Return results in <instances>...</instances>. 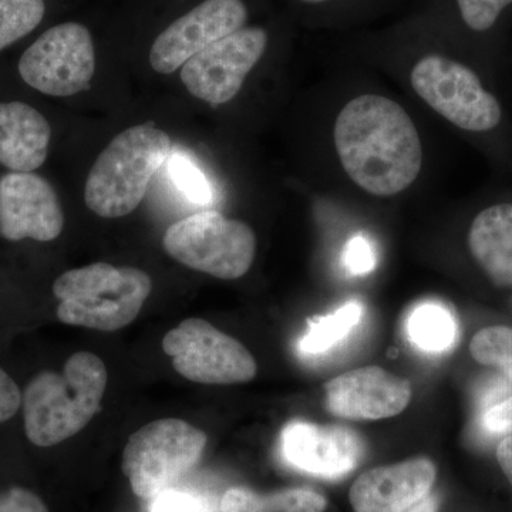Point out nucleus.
Listing matches in <instances>:
<instances>
[{"label": "nucleus", "mask_w": 512, "mask_h": 512, "mask_svg": "<svg viewBox=\"0 0 512 512\" xmlns=\"http://www.w3.org/2000/svg\"><path fill=\"white\" fill-rule=\"evenodd\" d=\"M336 151L353 183L392 197L414 183L423 164L419 131L407 111L387 97L349 101L335 123Z\"/></svg>", "instance_id": "f257e3e1"}, {"label": "nucleus", "mask_w": 512, "mask_h": 512, "mask_svg": "<svg viewBox=\"0 0 512 512\" xmlns=\"http://www.w3.org/2000/svg\"><path fill=\"white\" fill-rule=\"evenodd\" d=\"M107 382L106 365L90 352L74 353L62 373L33 377L22 394L30 443L52 447L80 433L100 412Z\"/></svg>", "instance_id": "f03ea898"}, {"label": "nucleus", "mask_w": 512, "mask_h": 512, "mask_svg": "<svg viewBox=\"0 0 512 512\" xmlns=\"http://www.w3.org/2000/svg\"><path fill=\"white\" fill-rule=\"evenodd\" d=\"M173 141L165 131L140 124L111 140L87 177L84 201L101 218L131 214L144 200L153 175L170 158Z\"/></svg>", "instance_id": "7ed1b4c3"}, {"label": "nucleus", "mask_w": 512, "mask_h": 512, "mask_svg": "<svg viewBox=\"0 0 512 512\" xmlns=\"http://www.w3.org/2000/svg\"><path fill=\"white\" fill-rule=\"evenodd\" d=\"M151 291L153 281L147 272L107 262L64 272L53 284L60 322L101 332H116L133 323Z\"/></svg>", "instance_id": "20e7f679"}, {"label": "nucleus", "mask_w": 512, "mask_h": 512, "mask_svg": "<svg viewBox=\"0 0 512 512\" xmlns=\"http://www.w3.org/2000/svg\"><path fill=\"white\" fill-rule=\"evenodd\" d=\"M207 436L187 421H151L131 434L123 451V473L133 493L151 500L200 463Z\"/></svg>", "instance_id": "39448f33"}, {"label": "nucleus", "mask_w": 512, "mask_h": 512, "mask_svg": "<svg viewBox=\"0 0 512 512\" xmlns=\"http://www.w3.org/2000/svg\"><path fill=\"white\" fill-rule=\"evenodd\" d=\"M163 247L180 264L231 281L242 278L254 264L256 237L245 222L205 211L171 225Z\"/></svg>", "instance_id": "423d86ee"}, {"label": "nucleus", "mask_w": 512, "mask_h": 512, "mask_svg": "<svg viewBox=\"0 0 512 512\" xmlns=\"http://www.w3.org/2000/svg\"><path fill=\"white\" fill-rule=\"evenodd\" d=\"M96 63L92 29L79 20H66L36 37L20 56L19 74L37 92L70 97L89 89Z\"/></svg>", "instance_id": "0eeeda50"}, {"label": "nucleus", "mask_w": 512, "mask_h": 512, "mask_svg": "<svg viewBox=\"0 0 512 512\" xmlns=\"http://www.w3.org/2000/svg\"><path fill=\"white\" fill-rule=\"evenodd\" d=\"M414 92L420 99L467 131H490L500 124V103L488 93L470 67L446 56L426 55L414 64L410 74Z\"/></svg>", "instance_id": "6e6552de"}, {"label": "nucleus", "mask_w": 512, "mask_h": 512, "mask_svg": "<svg viewBox=\"0 0 512 512\" xmlns=\"http://www.w3.org/2000/svg\"><path fill=\"white\" fill-rule=\"evenodd\" d=\"M163 349L178 375L194 383H247L258 372L254 356L241 342L204 319L183 320L164 336Z\"/></svg>", "instance_id": "1a4fd4ad"}, {"label": "nucleus", "mask_w": 512, "mask_h": 512, "mask_svg": "<svg viewBox=\"0 0 512 512\" xmlns=\"http://www.w3.org/2000/svg\"><path fill=\"white\" fill-rule=\"evenodd\" d=\"M248 0H194L157 30L148 49L154 72L173 74L205 47L251 22Z\"/></svg>", "instance_id": "9d476101"}, {"label": "nucleus", "mask_w": 512, "mask_h": 512, "mask_svg": "<svg viewBox=\"0 0 512 512\" xmlns=\"http://www.w3.org/2000/svg\"><path fill=\"white\" fill-rule=\"evenodd\" d=\"M266 26L251 25L205 47L181 67V82L192 96L211 106L234 99L271 45Z\"/></svg>", "instance_id": "9b49d317"}, {"label": "nucleus", "mask_w": 512, "mask_h": 512, "mask_svg": "<svg viewBox=\"0 0 512 512\" xmlns=\"http://www.w3.org/2000/svg\"><path fill=\"white\" fill-rule=\"evenodd\" d=\"M64 228V212L55 188L35 173L0 177V235L8 241H55Z\"/></svg>", "instance_id": "f8f14e48"}, {"label": "nucleus", "mask_w": 512, "mask_h": 512, "mask_svg": "<svg viewBox=\"0 0 512 512\" xmlns=\"http://www.w3.org/2000/svg\"><path fill=\"white\" fill-rule=\"evenodd\" d=\"M412 394L409 380L382 367L367 366L326 383L325 406L340 419H389L409 406Z\"/></svg>", "instance_id": "ddd939ff"}, {"label": "nucleus", "mask_w": 512, "mask_h": 512, "mask_svg": "<svg viewBox=\"0 0 512 512\" xmlns=\"http://www.w3.org/2000/svg\"><path fill=\"white\" fill-rule=\"evenodd\" d=\"M281 451L296 470L323 478H339L355 470L365 453L356 431L292 421L282 431Z\"/></svg>", "instance_id": "4468645a"}, {"label": "nucleus", "mask_w": 512, "mask_h": 512, "mask_svg": "<svg viewBox=\"0 0 512 512\" xmlns=\"http://www.w3.org/2000/svg\"><path fill=\"white\" fill-rule=\"evenodd\" d=\"M437 470L429 458L372 468L350 488L355 512H404L430 494Z\"/></svg>", "instance_id": "2eb2a0df"}, {"label": "nucleus", "mask_w": 512, "mask_h": 512, "mask_svg": "<svg viewBox=\"0 0 512 512\" xmlns=\"http://www.w3.org/2000/svg\"><path fill=\"white\" fill-rule=\"evenodd\" d=\"M52 127L40 111L22 101L0 103V164L33 173L45 164Z\"/></svg>", "instance_id": "dca6fc26"}, {"label": "nucleus", "mask_w": 512, "mask_h": 512, "mask_svg": "<svg viewBox=\"0 0 512 512\" xmlns=\"http://www.w3.org/2000/svg\"><path fill=\"white\" fill-rule=\"evenodd\" d=\"M468 247L495 285L512 286V204L481 211L468 232Z\"/></svg>", "instance_id": "f3484780"}, {"label": "nucleus", "mask_w": 512, "mask_h": 512, "mask_svg": "<svg viewBox=\"0 0 512 512\" xmlns=\"http://www.w3.org/2000/svg\"><path fill=\"white\" fill-rule=\"evenodd\" d=\"M323 495L306 488L258 494L244 487L229 488L221 498V512H323Z\"/></svg>", "instance_id": "a211bd4d"}, {"label": "nucleus", "mask_w": 512, "mask_h": 512, "mask_svg": "<svg viewBox=\"0 0 512 512\" xmlns=\"http://www.w3.org/2000/svg\"><path fill=\"white\" fill-rule=\"evenodd\" d=\"M407 335L421 352L444 353L456 343L457 320L441 303H420L407 319Z\"/></svg>", "instance_id": "6ab92c4d"}, {"label": "nucleus", "mask_w": 512, "mask_h": 512, "mask_svg": "<svg viewBox=\"0 0 512 512\" xmlns=\"http://www.w3.org/2000/svg\"><path fill=\"white\" fill-rule=\"evenodd\" d=\"M365 313L360 301H349L340 306L332 315L320 316L309 322V329L299 339L298 349L301 355L319 356L342 343L353 329L359 325Z\"/></svg>", "instance_id": "aec40b11"}, {"label": "nucleus", "mask_w": 512, "mask_h": 512, "mask_svg": "<svg viewBox=\"0 0 512 512\" xmlns=\"http://www.w3.org/2000/svg\"><path fill=\"white\" fill-rule=\"evenodd\" d=\"M49 6L50 0H0V52L35 32Z\"/></svg>", "instance_id": "412c9836"}, {"label": "nucleus", "mask_w": 512, "mask_h": 512, "mask_svg": "<svg viewBox=\"0 0 512 512\" xmlns=\"http://www.w3.org/2000/svg\"><path fill=\"white\" fill-rule=\"evenodd\" d=\"M470 353L480 365L495 367L512 377V328L491 326L478 330L471 339Z\"/></svg>", "instance_id": "4be33fe9"}, {"label": "nucleus", "mask_w": 512, "mask_h": 512, "mask_svg": "<svg viewBox=\"0 0 512 512\" xmlns=\"http://www.w3.org/2000/svg\"><path fill=\"white\" fill-rule=\"evenodd\" d=\"M168 173L171 180L185 197L200 205L210 204L212 188L210 181L200 167L184 154H174L168 158Z\"/></svg>", "instance_id": "5701e85b"}, {"label": "nucleus", "mask_w": 512, "mask_h": 512, "mask_svg": "<svg viewBox=\"0 0 512 512\" xmlns=\"http://www.w3.org/2000/svg\"><path fill=\"white\" fill-rule=\"evenodd\" d=\"M150 512H218L217 501L210 495L171 487L151 498Z\"/></svg>", "instance_id": "b1692460"}, {"label": "nucleus", "mask_w": 512, "mask_h": 512, "mask_svg": "<svg viewBox=\"0 0 512 512\" xmlns=\"http://www.w3.org/2000/svg\"><path fill=\"white\" fill-rule=\"evenodd\" d=\"M454 2L464 25L478 33L493 29L501 13L512 5V0H454Z\"/></svg>", "instance_id": "393cba45"}, {"label": "nucleus", "mask_w": 512, "mask_h": 512, "mask_svg": "<svg viewBox=\"0 0 512 512\" xmlns=\"http://www.w3.org/2000/svg\"><path fill=\"white\" fill-rule=\"evenodd\" d=\"M342 262L352 275H367L375 271L377 256L372 242L362 234L350 238L343 248Z\"/></svg>", "instance_id": "a878e982"}, {"label": "nucleus", "mask_w": 512, "mask_h": 512, "mask_svg": "<svg viewBox=\"0 0 512 512\" xmlns=\"http://www.w3.org/2000/svg\"><path fill=\"white\" fill-rule=\"evenodd\" d=\"M0 512H49L42 498L22 487L0 491Z\"/></svg>", "instance_id": "bb28decb"}, {"label": "nucleus", "mask_w": 512, "mask_h": 512, "mask_svg": "<svg viewBox=\"0 0 512 512\" xmlns=\"http://www.w3.org/2000/svg\"><path fill=\"white\" fill-rule=\"evenodd\" d=\"M481 426L494 436L512 433V396L488 409L483 414Z\"/></svg>", "instance_id": "cd10ccee"}, {"label": "nucleus", "mask_w": 512, "mask_h": 512, "mask_svg": "<svg viewBox=\"0 0 512 512\" xmlns=\"http://www.w3.org/2000/svg\"><path fill=\"white\" fill-rule=\"evenodd\" d=\"M22 393L18 384L0 367V424L19 412Z\"/></svg>", "instance_id": "c85d7f7f"}, {"label": "nucleus", "mask_w": 512, "mask_h": 512, "mask_svg": "<svg viewBox=\"0 0 512 512\" xmlns=\"http://www.w3.org/2000/svg\"><path fill=\"white\" fill-rule=\"evenodd\" d=\"M497 461L512 487V434L498 444Z\"/></svg>", "instance_id": "c756f323"}, {"label": "nucleus", "mask_w": 512, "mask_h": 512, "mask_svg": "<svg viewBox=\"0 0 512 512\" xmlns=\"http://www.w3.org/2000/svg\"><path fill=\"white\" fill-rule=\"evenodd\" d=\"M437 510H439V500L436 495L429 494L404 512H437Z\"/></svg>", "instance_id": "7c9ffc66"}, {"label": "nucleus", "mask_w": 512, "mask_h": 512, "mask_svg": "<svg viewBox=\"0 0 512 512\" xmlns=\"http://www.w3.org/2000/svg\"><path fill=\"white\" fill-rule=\"evenodd\" d=\"M299 5L308 6V8H320V6L330 5L335 0H295Z\"/></svg>", "instance_id": "2f4dec72"}]
</instances>
